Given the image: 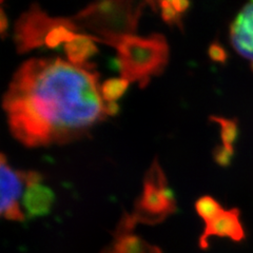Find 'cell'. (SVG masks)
<instances>
[{
	"instance_id": "15",
	"label": "cell",
	"mask_w": 253,
	"mask_h": 253,
	"mask_svg": "<svg viewBox=\"0 0 253 253\" xmlns=\"http://www.w3.org/2000/svg\"><path fill=\"white\" fill-rule=\"evenodd\" d=\"M211 121L216 122L221 126V138L224 140L225 148L232 151L231 144L236 134L235 123L228 120H224V118L221 117H215V116H212Z\"/></svg>"
},
{
	"instance_id": "11",
	"label": "cell",
	"mask_w": 253,
	"mask_h": 253,
	"mask_svg": "<svg viewBox=\"0 0 253 253\" xmlns=\"http://www.w3.org/2000/svg\"><path fill=\"white\" fill-rule=\"evenodd\" d=\"M95 42H99L97 38L86 33H82L72 42L66 43L65 52L68 61L78 67L91 65L88 62V59L93 57L98 52Z\"/></svg>"
},
{
	"instance_id": "9",
	"label": "cell",
	"mask_w": 253,
	"mask_h": 253,
	"mask_svg": "<svg viewBox=\"0 0 253 253\" xmlns=\"http://www.w3.org/2000/svg\"><path fill=\"white\" fill-rule=\"evenodd\" d=\"M230 41L234 50L249 61L253 70V1L245 5L231 23Z\"/></svg>"
},
{
	"instance_id": "12",
	"label": "cell",
	"mask_w": 253,
	"mask_h": 253,
	"mask_svg": "<svg viewBox=\"0 0 253 253\" xmlns=\"http://www.w3.org/2000/svg\"><path fill=\"white\" fill-rule=\"evenodd\" d=\"M130 83L124 78H111L100 85V93L105 102H115L128 90Z\"/></svg>"
},
{
	"instance_id": "10",
	"label": "cell",
	"mask_w": 253,
	"mask_h": 253,
	"mask_svg": "<svg viewBox=\"0 0 253 253\" xmlns=\"http://www.w3.org/2000/svg\"><path fill=\"white\" fill-rule=\"evenodd\" d=\"M135 226V221L131 215L125 213L118 224L108 253H162L160 248L152 246L133 233Z\"/></svg>"
},
{
	"instance_id": "3",
	"label": "cell",
	"mask_w": 253,
	"mask_h": 253,
	"mask_svg": "<svg viewBox=\"0 0 253 253\" xmlns=\"http://www.w3.org/2000/svg\"><path fill=\"white\" fill-rule=\"evenodd\" d=\"M111 46L117 51L122 78L130 84L138 83L141 89L149 84L152 77L160 76L167 68L169 44L162 34L126 36Z\"/></svg>"
},
{
	"instance_id": "2",
	"label": "cell",
	"mask_w": 253,
	"mask_h": 253,
	"mask_svg": "<svg viewBox=\"0 0 253 253\" xmlns=\"http://www.w3.org/2000/svg\"><path fill=\"white\" fill-rule=\"evenodd\" d=\"M148 2L133 0H110L93 2L79 11L72 19L79 31L112 45L118 39L134 35L140 16Z\"/></svg>"
},
{
	"instance_id": "8",
	"label": "cell",
	"mask_w": 253,
	"mask_h": 253,
	"mask_svg": "<svg viewBox=\"0 0 253 253\" xmlns=\"http://www.w3.org/2000/svg\"><path fill=\"white\" fill-rule=\"evenodd\" d=\"M211 236L228 237L234 242L242 241L245 232L240 220L239 210H225L221 208L214 216L206 221L205 230L200 237L201 249L208 248V239Z\"/></svg>"
},
{
	"instance_id": "16",
	"label": "cell",
	"mask_w": 253,
	"mask_h": 253,
	"mask_svg": "<svg viewBox=\"0 0 253 253\" xmlns=\"http://www.w3.org/2000/svg\"><path fill=\"white\" fill-rule=\"evenodd\" d=\"M209 56L212 60L218 61V62H224L226 60V52L218 43H212L209 47Z\"/></svg>"
},
{
	"instance_id": "17",
	"label": "cell",
	"mask_w": 253,
	"mask_h": 253,
	"mask_svg": "<svg viewBox=\"0 0 253 253\" xmlns=\"http://www.w3.org/2000/svg\"><path fill=\"white\" fill-rule=\"evenodd\" d=\"M171 3L175 11L180 15H183L189 9L190 4H191L189 1H186V0H174V1H171Z\"/></svg>"
},
{
	"instance_id": "13",
	"label": "cell",
	"mask_w": 253,
	"mask_h": 253,
	"mask_svg": "<svg viewBox=\"0 0 253 253\" xmlns=\"http://www.w3.org/2000/svg\"><path fill=\"white\" fill-rule=\"evenodd\" d=\"M221 208L223 207L219 203L209 195L202 196L195 203V210L197 214L204 220V223L209 220L212 216H214Z\"/></svg>"
},
{
	"instance_id": "5",
	"label": "cell",
	"mask_w": 253,
	"mask_h": 253,
	"mask_svg": "<svg viewBox=\"0 0 253 253\" xmlns=\"http://www.w3.org/2000/svg\"><path fill=\"white\" fill-rule=\"evenodd\" d=\"M68 18L51 17L38 4H33L16 21L14 42L17 52L22 54L45 44V39L51 32Z\"/></svg>"
},
{
	"instance_id": "7",
	"label": "cell",
	"mask_w": 253,
	"mask_h": 253,
	"mask_svg": "<svg viewBox=\"0 0 253 253\" xmlns=\"http://www.w3.org/2000/svg\"><path fill=\"white\" fill-rule=\"evenodd\" d=\"M43 176L37 171H25L26 191L22 195V206L29 218L45 216L55 202L53 190L42 184Z\"/></svg>"
},
{
	"instance_id": "14",
	"label": "cell",
	"mask_w": 253,
	"mask_h": 253,
	"mask_svg": "<svg viewBox=\"0 0 253 253\" xmlns=\"http://www.w3.org/2000/svg\"><path fill=\"white\" fill-rule=\"evenodd\" d=\"M157 5L160 6L161 9V17L167 25L171 27L176 26L180 30H183V21H181L183 15H180L175 11V9L172 6L171 1H168V0H166V1H160L157 2Z\"/></svg>"
},
{
	"instance_id": "18",
	"label": "cell",
	"mask_w": 253,
	"mask_h": 253,
	"mask_svg": "<svg viewBox=\"0 0 253 253\" xmlns=\"http://www.w3.org/2000/svg\"><path fill=\"white\" fill-rule=\"evenodd\" d=\"M7 27H9V22H7L6 15H5V13H4L3 7H1V17H0V30H1L2 38H4V36H5Z\"/></svg>"
},
{
	"instance_id": "4",
	"label": "cell",
	"mask_w": 253,
	"mask_h": 253,
	"mask_svg": "<svg viewBox=\"0 0 253 253\" xmlns=\"http://www.w3.org/2000/svg\"><path fill=\"white\" fill-rule=\"evenodd\" d=\"M176 211V200L169 188L167 177L155 160L145 174L141 195L131 215L135 224L156 225Z\"/></svg>"
},
{
	"instance_id": "1",
	"label": "cell",
	"mask_w": 253,
	"mask_h": 253,
	"mask_svg": "<svg viewBox=\"0 0 253 253\" xmlns=\"http://www.w3.org/2000/svg\"><path fill=\"white\" fill-rule=\"evenodd\" d=\"M94 66L32 58L16 71L2 107L12 135L28 148L81 139L108 117Z\"/></svg>"
},
{
	"instance_id": "6",
	"label": "cell",
	"mask_w": 253,
	"mask_h": 253,
	"mask_svg": "<svg viewBox=\"0 0 253 253\" xmlns=\"http://www.w3.org/2000/svg\"><path fill=\"white\" fill-rule=\"evenodd\" d=\"M1 215L7 220L23 221L26 214L22 212L19 199L25 183V171L14 170L7 163L5 154H1Z\"/></svg>"
}]
</instances>
